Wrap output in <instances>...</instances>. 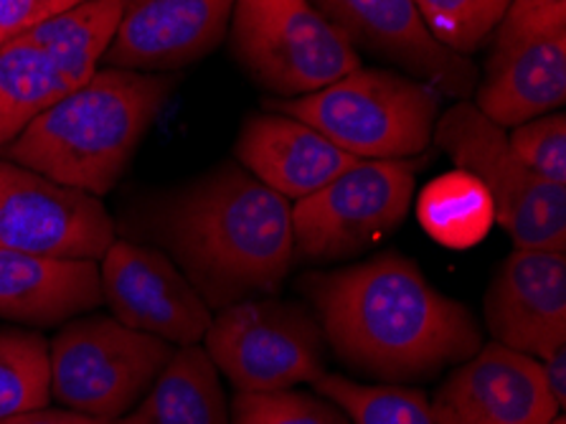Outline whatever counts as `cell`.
I'll return each instance as SVG.
<instances>
[{"mask_svg":"<svg viewBox=\"0 0 566 424\" xmlns=\"http://www.w3.org/2000/svg\"><path fill=\"white\" fill-rule=\"evenodd\" d=\"M102 306L99 267L0 247V318L51 328Z\"/></svg>","mask_w":566,"mask_h":424,"instance_id":"obj_17","label":"cell"},{"mask_svg":"<svg viewBox=\"0 0 566 424\" xmlns=\"http://www.w3.org/2000/svg\"><path fill=\"white\" fill-rule=\"evenodd\" d=\"M99 280L102 302L127 328L174 345L199 343L209 331L211 308L174 259L156 247L115 239L102 257Z\"/></svg>","mask_w":566,"mask_h":424,"instance_id":"obj_11","label":"cell"},{"mask_svg":"<svg viewBox=\"0 0 566 424\" xmlns=\"http://www.w3.org/2000/svg\"><path fill=\"white\" fill-rule=\"evenodd\" d=\"M231 49L262 90L303 97L361 69V56L311 0H237Z\"/></svg>","mask_w":566,"mask_h":424,"instance_id":"obj_6","label":"cell"},{"mask_svg":"<svg viewBox=\"0 0 566 424\" xmlns=\"http://www.w3.org/2000/svg\"><path fill=\"white\" fill-rule=\"evenodd\" d=\"M176 345L113 316L69 320L49 345L51 400L117 422L143 400Z\"/></svg>","mask_w":566,"mask_h":424,"instance_id":"obj_5","label":"cell"},{"mask_svg":"<svg viewBox=\"0 0 566 424\" xmlns=\"http://www.w3.org/2000/svg\"><path fill=\"white\" fill-rule=\"evenodd\" d=\"M340 363L386 384L430 382L483 345L475 316L399 252L300 277Z\"/></svg>","mask_w":566,"mask_h":424,"instance_id":"obj_1","label":"cell"},{"mask_svg":"<svg viewBox=\"0 0 566 424\" xmlns=\"http://www.w3.org/2000/svg\"><path fill=\"white\" fill-rule=\"evenodd\" d=\"M174 90L166 74L97 69L8 143L0 155L56 184L105 196Z\"/></svg>","mask_w":566,"mask_h":424,"instance_id":"obj_3","label":"cell"},{"mask_svg":"<svg viewBox=\"0 0 566 424\" xmlns=\"http://www.w3.org/2000/svg\"><path fill=\"white\" fill-rule=\"evenodd\" d=\"M566 100V33L523 43L488 59L478 110L501 127H518Z\"/></svg>","mask_w":566,"mask_h":424,"instance_id":"obj_18","label":"cell"},{"mask_svg":"<svg viewBox=\"0 0 566 424\" xmlns=\"http://www.w3.org/2000/svg\"><path fill=\"white\" fill-rule=\"evenodd\" d=\"M115 424H231L219 371L206 349L178 345L143 400Z\"/></svg>","mask_w":566,"mask_h":424,"instance_id":"obj_20","label":"cell"},{"mask_svg":"<svg viewBox=\"0 0 566 424\" xmlns=\"http://www.w3.org/2000/svg\"><path fill=\"white\" fill-rule=\"evenodd\" d=\"M434 141L458 170L470 173L488 188L495 221L516 249L566 255V186L536 176L511 148L505 127L470 102H460L440 117Z\"/></svg>","mask_w":566,"mask_h":424,"instance_id":"obj_7","label":"cell"},{"mask_svg":"<svg viewBox=\"0 0 566 424\" xmlns=\"http://www.w3.org/2000/svg\"><path fill=\"white\" fill-rule=\"evenodd\" d=\"M51 400L49 343L25 328H0V420L41 410Z\"/></svg>","mask_w":566,"mask_h":424,"instance_id":"obj_23","label":"cell"},{"mask_svg":"<svg viewBox=\"0 0 566 424\" xmlns=\"http://www.w3.org/2000/svg\"><path fill=\"white\" fill-rule=\"evenodd\" d=\"M231 424H354L338 404L317 392L237 394L231 406Z\"/></svg>","mask_w":566,"mask_h":424,"instance_id":"obj_25","label":"cell"},{"mask_svg":"<svg viewBox=\"0 0 566 424\" xmlns=\"http://www.w3.org/2000/svg\"><path fill=\"white\" fill-rule=\"evenodd\" d=\"M87 0H0V46Z\"/></svg>","mask_w":566,"mask_h":424,"instance_id":"obj_28","label":"cell"},{"mask_svg":"<svg viewBox=\"0 0 566 424\" xmlns=\"http://www.w3.org/2000/svg\"><path fill=\"white\" fill-rule=\"evenodd\" d=\"M92 74L76 66L39 29L0 46V151L41 112L84 84Z\"/></svg>","mask_w":566,"mask_h":424,"instance_id":"obj_19","label":"cell"},{"mask_svg":"<svg viewBox=\"0 0 566 424\" xmlns=\"http://www.w3.org/2000/svg\"><path fill=\"white\" fill-rule=\"evenodd\" d=\"M432 37L454 54H473L499 29L511 0H411Z\"/></svg>","mask_w":566,"mask_h":424,"instance_id":"obj_24","label":"cell"},{"mask_svg":"<svg viewBox=\"0 0 566 424\" xmlns=\"http://www.w3.org/2000/svg\"><path fill=\"white\" fill-rule=\"evenodd\" d=\"M542 376H544L548 394H552V400L556 402L559 410H564V404H566V345L556 349L552 356L542 361Z\"/></svg>","mask_w":566,"mask_h":424,"instance_id":"obj_30","label":"cell"},{"mask_svg":"<svg viewBox=\"0 0 566 424\" xmlns=\"http://www.w3.org/2000/svg\"><path fill=\"white\" fill-rule=\"evenodd\" d=\"M430 412L434 424H548L562 414L544 384L542 361L495 341L452 366Z\"/></svg>","mask_w":566,"mask_h":424,"instance_id":"obj_12","label":"cell"},{"mask_svg":"<svg viewBox=\"0 0 566 424\" xmlns=\"http://www.w3.org/2000/svg\"><path fill=\"white\" fill-rule=\"evenodd\" d=\"M509 141L536 176L566 186V117L562 112L528 120L513 130Z\"/></svg>","mask_w":566,"mask_h":424,"instance_id":"obj_26","label":"cell"},{"mask_svg":"<svg viewBox=\"0 0 566 424\" xmlns=\"http://www.w3.org/2000/svg\"><path fill=\"white\" fill-rule=\"evenodd\" d=\"M483 308L495 343L548 359L566 345V255L516 249L493 275Z\"/></svg>","mask_w":566,"mask_h":424,"instance_id":"obj_14","label":"cell"},{"mask_svg":"<svg viewBox=\"0 0 566 424\" xmlns=\"http://www.w3.org/2000/svg\"><path fill=\"white\" fill-rule=\"evenodd\" d=\"M417 216L434 241L452 249H468L485 239L495 224V206L488 188L465 170L444 173L424 188Z\"/></svg>","mask_w":566,"mask_h":424,"instance_id":"obj_21","label":"cell"},{"mask_svg":"<svg viewBox=\"0 0 566 424\" xmlns=\"http://www.w3.org/2000/svg\"><path fill=\"white\" fill-rule=\"evenodd\" d=\"M566 33V0H511L495 29L493 54Z\"/></svg>","mask_w":566,"mask_h":424,"instance_id":"obj_27","label":"cell"},{"mask_svg":"<svg viewBox=\"0 0 566 424\" xmlns=\"http://www.w3.org/2000/svg\"><path fill=\"white\" fill-rule=\"evenodd\" d=\"M137 216L140 237L166 249L211 310L277 296L295 262L293 206L231 163Z\"/></svg>","mask_w":566,"mask_h":424,"instance_id":"obj_2","label":"cell"},{"mask_svg":"<svg viewBox=\"0 0 566 424\" xmlns=\"http://www.w3.org/2000/svg\"><path fill=\"white\" fill-rule=\"evenodd\" d=\"M113 241L115 221L97 196L0 161V247L97 262Z\"/></svg>","mask_w":566,"mask_h":424,"instance_id":"obj_10","label":"cell"},{"mask_svg":"<svg viewBox=\"0 0 566 424\" xmlns=\"http://www.w3.org/2000/svg\"><path fill=\"white\" fill-rule=\"evenodd\" d=\"M213 366L239 394L285 392L325 374L323 328L300 302L254 298L211 318L203 335Z\"/></svg>","mask_w":566,"mask_h":424,"instance_id":"obj_8","label":"cell"},{"mask_svg":"<svg viewBox=\"0 0 566 424\" xmlns=\"http://www.w3.org/2000/svg\"><path fill=\"white\" fill-rule=\"evenodd\" d=\"M325 19L346 33L354 46L405 69L411 80L440 94L465 97L478 74L468 56L437 41L411 0H311Z\"/></svg>","mask_w":566,"mask_h":424,"instance_id":"obj_13","label":"cell"},{"mask_svg":"<svg viewBox=\"0 0 566 424\" xmlns=\"http://www.w3.org/2000/svg\"><path fill=\"white\" fill-rule=\"evenodd\" d=\"M548 424H566V420L562 417V414H556V417H554L552 422H548Z\"/></svg>","mask_w":566,"mask_h":424,"instance_id":"obj_31","label":"cell"},{"mask_svg":"<svg viewBox=\"0 0 566 424\" xmlns=\"http://www.w3.org/2000/svg\"><path fill=\"white\" fill-rule=\"evenodd\" d=\"M0 424H115V422L90 417V414L66 410V406L64 410H46V406H41V410H31V412L15 414V417L0 420Z\"/></svg>","mask_w":566,"mask_h":424,"instance_id":"obj_29","label":"cell"},{"mask_svg":"<svg viewBox=\"0 0 566 424\" xmlns=\"http://www.w3.org/2000/svg\"><path fill=\"white\" fill-rule=\"evenodd\" d=\"M237 0H123L105 64L127 72H174L211 54L227 37Z\"/></svg>","mask_w":566,"mask_h":424,"instance_id":"obj_15","label":"cell"},{"mask_svg":"<svg viewBox=\"0 0 566 424\" xmlns=\"http://www.w3.org/2000/svg\"><path fill=\"white\" fill-rule=\"evenodd\" d=\"M442 94L409 74L356 69L323 90L268 102L361 161H407L430 145Z\"/></svg>","mask_w":566,"mask_h":424,"instance_id":"obj_4","label":"cell"},{"mask_svg":"<svg viewBox=\"0 0 566 424\" xmlns=\"http://www.w3.org/2000/svg\"><path fill=\"white\" fill-rule=\"evenodd\" d=\"M315 392L338 404L354 424H434L422 389L401 384H358L340 374H323Z\"/></svg>","mask_w":566,"mask_h":424,"instance_id":"obj_22","label":"cell"},{"mask_svg":"<svg viewBox=\"0 0 566 424\" xmlns=\"http://www.w3.org/2000/svg\"><path fill=\"white\" fill-rule=\"evenodd\" d=\"M417 166L358 161L293 209V257L325 265L361 255L407 219Z\"/></svg>","mask_w":566,"mask_h":424,"instance_id":"obj_9","label":"cell"},{"mask_svg":"<svg viewBox=\"0 0 566 424\" xmlns=\"http://www.w3.org/2000/svg\"><path fill=\"white\" fill-rule=\"evenodd\" d=\"M237 161L287 201L321 192L361 158L295 117L260 112L244 120L234 145Z\"/></svg>","mask_w":566,"mask_h":424,"instance_id":"obj_16","label":"cell"}]
</instances>
